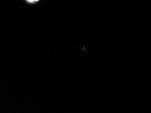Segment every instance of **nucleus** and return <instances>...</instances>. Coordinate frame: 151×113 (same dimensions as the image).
<instances>
[{"label": "nucleus", "instance_id": "1", "mask_svg": "<svg viewBox=\"0 0 151 113\" xmlns=\"http://www.w3.org/2000/svg\"><path fill=\"white\" fill-rule=\"evenodd\" d=\"M27 1L29 2H34L38 1H39V0H27Z\"/></svg>", "mask_w": 151, "mask_h": 113}]
</instances>
